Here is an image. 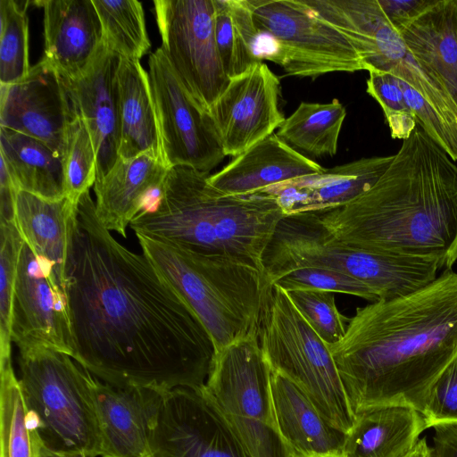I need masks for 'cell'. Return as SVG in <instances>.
I'll return each mask as SVG.
<instances>
[{
	"instance_id": "cell-43",
	"label": "cell",
	"mask_w": 457,
	"mask_h": 457,
	"mask_svg": "<svg viewBox=\"0 0 457 457\" xmlns=\"http://www.w3.org/2000/svg\"><path fill=\"white\" fill-rule=\"evenodd\" d=\"M427 0H378L382 11L392 22L407 20L416 14Z\"/></svg>"
},
{
	"instance_id": "cell-36",
	"label": "cell",
	"mask_w": 457,
	"mask_h": 457,
	"mask_svg": "<svg viewBox=\"0 0 457 457\" xmlns=\"http://www.w3.org/2000/svg\"><path fill=\"white\" fill-rule=\"evenodd\" d=\"M0 360L12 357V317L19 256L24 241L14 222H0Z\"/></svg>"
},
{
	"instance_id": "cell-33",
	"label": "cell",
	"mask_w": 457,
	"mask_h": 457,
	"mask_svg": "<svg viewBox=\"0 0 457 457\" xmlns=\"http://www.w3.org/2000/svg\"><path fill=\"white\" fill-rule=\"evenodd\" d=\"M104 46L120 58L138 60L148 53L151 42L141 2L93 0Z\"/></svg>"
},
{
	"instance_id": "cell-16",
	"label": "cell",
	"mask_w": 457,
	"mask_h": 457,
	"mask_svg": "<svg viewBox=\"0 0 457 457\" xmlns=\"http://www.w3.org/2000/svg\"><path fill=\"white\" fill-rule=\"evenodd\" d=\"M279 95V79L263 62L230 79L209 109L225 155L241 154L280 127Z\"/></svg>"
},
{
	"instance_id": "cell-6",
	"label": "cell",
	"mask_w": 457,
	"mask_h": 457,
	"mask_svg": "<svg viewBox=\"0 0 457 457\" xmlns=\"http://www.w3.org/2000/svg\"><path fill=\"white\" fill-rule=\"evenodd\" d=\"M18 349L19 380L41 444L100 456L94 376L62 352L37 345Z\"/></svg>"
},
{
	"instance_id": "cell-20",
	"label": "cell",
	"mask_w": 457,
	"mask_h": 457,
	"mask_svg": "<svg viewBox=\"0 0 457 457\" xmlns=\"http://www.w3.org/2000/svg\"><path fill=\"white\" fill-rule=\"evenodd\" d=\"M162 394L119 387L94 377L101 457H154L151 431Z\"/></svg>"
},
{
	"instance_id": "cell-41",
	"label": "cell",
	"mask_w": 457,
	"mask_h": 457,
	"mask_svg": "<svg viewBox=\"0 0 457 457\" xmlns=\"http://www.w3.org/2000/svg\"><path fill=\"white\" fill-rule=\"evenodd\" d=\"M432 428L435 457H457V422L439 423Z\"/></svg>"
},
{
	"instance_id": "cell-25",
	"label": "cell",
	"mask_w": 457,
	"mask_h": 457,
	"mask_svg": "<svg viewBox=\"0 0 457 457\" xmlns=\"http://www.w3.org/2000/svg\"><path fill=\"white\" fill-rule=\"evenodd\" d=\"M278 430L292 457L342 455L346 433L331 425L295 383L271 370Z\"/></svg>"
},
{
	"instance_id": "cell-40",
	"label": "cell",
	"mask_w": 457,
	"mask_h": 457,
	"mask_svg": "<svg viewBox=\"0 0 457 457\" xmlns=\"http://www.w3.org/2000/svg\"><path fill=\"white\" fill-rule=\"evenodd\" d=\"M367 93L380 105L385 117L395 112H411L408 108L400 79L393 74L377 70L369 71Z\"/></svg>"
},
{
	"instance_id": "cell-32",
	"label": "cell",
	"mask_w": 457,
	"mask_h": 457,
	"mask_svg": "<svg viewBox=\"0 0 457 457\" xmlns=\"http://www.w3.org/2000/svg\"><path fill=\"white\" fill-rule=\"evenodd\" d=\"M0 457H38L41 441L32 424L12 357L0 360Z\"/></svg>"
},
{
	"instance_id": "cell-4",
	"label": "cell",
	"mask_w": 457,
	"mask_h": 457,
	"mask_svg": "<svg viewBox=\"0 0 457 457\" xmlns=\"http://www.w3.org/2000/svg\"><path fill=\"white\" fill-rule=\"evenodd\" d=\"M208 177L187 167L170 168L157 198L129 227L135 234L197 252L235 256L264 270V253L286 217L281 207L263 193L226 194Z\"/></svg>"
},
{
	"instance_id": "cell-14",
	"label": "cell",
	"mask_w": 457,
	"mask_h": 457,
	"mask_svg": "<svg viewBox=\"0 0 457 457\" xmlns=\"http://www.w3.org/2000/svg\"><path fill=\"white\" fill-rule=\"evenodd\" d=\"M151 448L154 457H252L204 387L162 395Z\"/></svg>"
},
{
	"instance_id": "cell-13",
	"label": "cell",
	"mask_w": 457,
	"mask_h": 457,
	"mask_svg": "<svg viewBox=\"0 0 457 457\" xmlns=\"http://www.w3.org/2000/svg\"><path fill=\"white\" fill-rule=\"evenodd\" d=\"M147 72L166 166L209 173L226 156L209 111L188 94L161 47L150 54Z\"/></svg>"
},
{
	"instance_id": "cell-39",
	"label": "cell",
	"mask_w": 457,
	"mask_h": 457,
	"mask_svg": "<svg viewBox=\"0 0 457 457\" xmlns=\"http://www.w3.org/2000/svg\"><path fill=\"white\" fill-rule=\"evenodd\" d=\"M428 428L457 422V357L433 385L423 413Z\"/></svg>"
},
{
	"instance_id": "cell-30",
	"label": "cell",
	"mask_w": 457,
	"mask_h": 457,
	"mask_svg": "<svg viewBox=\"0 0 457 457\" xmlns=\"http://www.w3.org/2000/svg\"><path fill=\"white\" fill-rule=\"evenodd\" d=\"M214 35L223 69L229 79L258 62L259 31L246 0H213Z\"/></svg>"
},
{
	"instance_id": "cell-45",
	"label": "cell",
	"mask_w": 457,
	"mask_h": 457,
	"mask_svg": "<svg viewBox=\"0 0 457 457\" xmlns=\"http://www.w3.org/2000/svg\"><path fill=\"white\" fill-rule=\"evenodd\" d=\"M38 457H95L83 452L53 451L41 445Z\"/></svg>"
},
{
	"instance_id": "cell-3",
	"label": "cell",
	"mask_w": 457,
	"mask_h": 457,
	"mask_svg": "<svg viewBox=\"0 0 457 457\" xmlns=\"http://www.w3.org/2000/svg\"><path fill=\"white\" fill-rule=\"evenodd\" d=\"M337 240L355 247L457 262V162L417 124L369 190L318 214Z\"/></svg>"
},
{
	"instance_id": "cell-10",
	"label": "cell",
	"mask_w": 457,
	"mask_h": 457,
	"mask_svg": "<svg viewBox=\"0 0 457 457\" xmlns=\"http://www.w3.org/2000/svg\"><path fill=\"white\" fill-rule=\"evenodd\" d=\"M263 268L270 283L276 276L295 269L336 270L367 285L377 298L390 293L403 273L397 255L337 240L322 226L318 214L285 217L266 249Z\"/></svg>"
},
{
	"instance_id": "cell-34",
	"label": "cell",
	"mask_w": 457,
	"mask_h": 457,
	"mask_svg": "<svg viewBox=\"0 0 457 457\" xmlns=\"http://www.w3.org/2000/svg\"><path fill=\"white\" fill-rule=\"evenodd\" d=\"M29 1L0 0V84L11 85L29 71Z\"/></svg>"
},
{
	"instance_id": "cell-35",
	"label": "cell",
	"mask_w": 457,
	"mask_h": 457,
	"mask_svg": "<svg viewBox=\"0 0 457 457\" xmlns=\"http://www.w3.org/2000/svg\"><path fill=\"white\" fill-rule=\"evenodd\" d=\"M62 161L64 196L77 205L96 179L95 147L88 129L77 112L67 131Z\"/></svg>"
},
{
	"instance_id": "cell-1",
	"label": "cell",
	"mask_w": 457,
	"mask_h": 457,
	"mask_svg": "<svg viewBox=\"0 0 457 457\" xmlns=\"http://www.w3.org/2000/svg\"><path fill=\"white\" fill-rule=\"evenodd\" d=\"M73 359L125 388H202L215 354L197 317L150 261L119 243L89 191L72 215L65 267Z\"/></svg>"
},
{
	"instance_id": "cell-17",
	"label": "cell",
	"mask_w": 457,
	"mask_h": 457,
	"mask_svg": "<svg viewBox=\"0 0 457 457\" xmlns=\"http://www.w3.org/2000/svg\"><path fill=\"white\" fill-rule=\"evenodd\" d=\"M75 115L61 75L43 57L22 79L0 84V127L37 138L61 157Z\"/></svg>"
},
{
	"instance_id": "cell-31",
	"label": "cell",
	"mask_w": 457,
	"mask_h": 457,
	"mask_svg": "<svg viewBox=\"0 0 457 457\" xmlns=\"http://www.w3.org/2000/svg\"><path fill=\"white\" fill-rule=\"evenodd\" d=\"M345 117L346 109L337 98L328 104L301 102L276 134L295 150L315 157L334 156Z\"/></svg>"
},
{
	"instance_id": "cell-23",
	"label": "cell",
	"mask_w": 457,
	"mask_h": 457,
	"mask_svg": "<svg viewBox=\"0 0 457 457\" xmlns=\"http://www.w3.org/2000/svg\"><path fill=\"white\" fill-rule=\"evenodd\" d=\"M392 23L457 108V0H427L412 17Z\"/></svg>"
},
{
	"instance_id": "cell-18",
	"label": "cell",
	"mask_w": 457,
	"mask_h": 457,
	"mask_svg": "<svg viewBox=\"0 0 457 457\" xmlns=\"http://www.w3.org/2000/svg\"><path fill=\"white\" fill-rule=\"evenodd\" d=\"M120 60L103 43L84 73L74 79L61 76L76 112L90 134L96 155V179L105 176L119 158L117 70Z\"/></svg>"
},
{
	"instance_id": "cell-21",
	"label": "cell",
	"mask_w": 457,
	"mask_h": 457,
	"mask_svg": "<svg viewBox=\"0 0 457 457\" xmlns=\"http://www.w3.org/2000/svg\"><path fill=\"white\" fill-rule=\"evenodd\" d=\"M44 56L64 79L90 66L103 45L101 22L93 0H45Z\"/></svg>"
},
{
	"instance_id": "cell-46",
	"label": "cell",
	"mask_w": 457,
	"mask_h": 457,
	"mask_svg": "<svg viewBox=\"0 0 457 457\" xmlns=\"http://www.w3.org/2000/svg\"><path fill=\"white\" fill-rule=\"evenodd\" d=\"M408 457H435V453L431 445L427 442V438H420Z\"/></svg>"
},
{
	"instance_id": "cell-38",
	"label": "cell",
	"mask_w": 457,
	"mask_h": 457,
	"mask_svg": "<svg viewBox=\"0 0 457 457\" xmlns=\"http://www.w3.org/2000/svg\"><path fill=\"white\" fill-rule=\"evenodd\" d=\"M271 286L286 292L294 290H321L355 295L371 303L378 299L361 281L346 274L322 268H300L276 276Z\"/></svg>"
},
{
	"instance_id": "cell-37",
	"label": "cell",
	"mask_w": 457,
	"mask_h": 457,
	"mask_svg": "<svg viewBox=\"0 0 457 457\" xmlns=\"http://www.w3.org/2000/svg\"><path fill=\"white\" fill-rule=\"evenodd\" d=\"M287 293L299 313L328 345L344 337L349 319L338 311L334 293L321 290Z\"/></svg>"
},
{
	"instance_id": "cell-27",
	"label": "cell",
	"mask_w": 457,
	"mask_h": 457,
	"mask_svg": "<svg viewBox=\"0 0 457 457\" xmlns=\"http://www.w3.org/2000/svg\"><path fill=\"white\" fill-rule=\"evenodd\" d=\"M346 433L344 457H408L428 428L423 415L400 404L363 409Z\"/></svg>"
},
{
	"instance_id": "cell-19",
	"label": "cell",
	"mask_w": 457,
	"mask_h": 457,
	"mask_svg": "<svg viewBox=\"0 0 457 457\" xmlns=\"http://www.w3.org/2000/svg\"><path fill=\"white\" fill-rule=\"evenodd\" d=\"M393 159L394 154L361 158L270 186L259 193L274 197L286 217L325 213L372 187Z\"/></svg>"
},
{
	"instance_id": "cell-11",
	"label": "cell",
	"mask_w": 457,
	"mask_h": 457,
	"mask_svg": "<svg viewBox=\"0 0 457 457\" xmlns=\"http://www.w3.org/2000/svg\"><path fill=\"white\" fill-rule=\"evenodd\" d=\"M317 14L353 46L365 71H386L407 83L457 132V108L414 57L378 0H323Z\"/></svg>"
},
{
	"instance_id": "cell-12",
	"label": "cell",
	"mask_w": 457,
	"mask_h": 457,
	"mask_svg": "<svg viewBox=\"0 0 457 457\" xmlns=\"http://www.w3.org/2000/svg\"><path fill=\"white\" fill-rule=\"evenodd\" d=\"M161 48L183 87L209 111L227 88L214 35L213 0H155Z\"/></svg>"
},
{
	"instance_id": "cell-42",
	"label": "cell",
	"mask_w": 457,
	"mask_h": 457,
	"mask_svg": "<svg viewBox=\"0 0 457 457\" xmlns=\"http://www.w3.org/2000/svg\"><path fill=\"white\" fill-rule=\"evenodd\" d=\"M19 187L12 179L4 162L0 164V222H13L14 204Z\"/></svg>"
},
{
	"instance_id": "cell-24",
	"label": "cell",
	"mask_w": 457,
	"mask_h": 457,
	"mask_svg": "<svg viewBox=\"0 0 457 457\" xmlns=\"http://www.w3.org/2000/svg\"><path fill=\"white\" fill-rule=\"evenodd\" d=\"M323 170L273 133L209 175L208 180L226 194L245 195Z\"/></svg>"
},
{
	"instance_id": "cell-9",
	"label": "cell",
	"mask_w": 457,
	"mask_h": 457,
	"mask_svg": "<svg viewBox=\"0 0 457 457\" xmlns=\"http://www.w3.org/2000/svg\"><path fill=\"white\" fill-rule=\"evenodd\" d=\"M259 31L258 54L289 76L365 70L347 38L303 0H246Z\"/></svg>"
},
{
	"instance_id": "cell-2",
	"label": "cell",
	"mask_w": 457,
	"mask_h": 457,
	"mask_svg": "<svg viewBox=\"0 0 457 457\" xmlns=\"http://www.w3.org/2000/svg\"><path fill=\"white\" fill-rule=\"evenodd\" d=\"M328 347L353 414L400 404L423 415L433 385L457 357V272L445 269L413 293L358 307Z\"/></svg>"
},
{
	"instance_id": "cell-44",
	"label": "cell",
	"mask_w": 457,
	"mask_h": 457,
	"mask_svg": "<svg viewBox=\"0 0 457 457\" xmlns=\"http://www.w3.org/2000/svg\"><path fill=\"white\" fill-rule=\"evenodd\" d=\"M385 118L393 138L407 139L417 126L416 119L411 112H395Z\"/></svg>"
},
{
	"instance_id": "cell-26",
	"label": "cell",
	"mask_w": 457,
	"mask_h": 457,
	"mask_svg": "<svg viewBox=\"0 0 457 457\" xmlns=\"http://www.w3.org/2000/svg\"><path fill=\"white\" fill-rule=\"evenodd\" d=\"M77 205L65 196L50 200L22 190L18 191L14 204L13 222L23 241L47 265L66 297L70 227Z\"/></svg>"
},
{
	"instance_id": "cell-28",
	"label": "cell",
	"mask_w": 457,
	"mask_h": 457,
	"mask_svg": "<svg viewBox=\"0 0 457 457\" xmlns=\"http://www.w3.org/2000/svg\"><path fill=\"white\" fill-rule=\"evenodd\" d=\"M117 82L119 156L129 159L148 153L163 161L158 116L148 72L140 61L120 58Z\"/></svg>"
},
{
	"instance_id": "cell-7",
	"label": "cell",
	"mask_w": 457,
	"mask_h": 457,
	"mask_svg": "<svg viewBox=\"0 0 457 457\" xmlns=\"http://www.w3.org/2000/svg\"><path fill=\"white\" fill-rule=\"evenodd\" d=\"M259 337L270 370L299 386L331 425L349 432L355 416L330 349L278 286H273Z\"/></svg>"
},
{
	"instance_id": "cell-5",
	"label": "cell",
	"mask_w": 457,
	"mask_h": 457,
	"mask_svg": "<svg viewBox=\"0 0 457 457\" xmlns=\"http://www.w3.org/2000/svg\"><path fill=\"white\" fill-rule=\"evenodd\" d=\"M142 253L204 327L215 353L260 336L273 286L264 270L240 258L194 251L136 234Z\"/></svg>"
},
{
	"instance_id": "cell-22",
	"label": "cell",
	"mask_w": 457,
	"mask_h": 457,
	"mask_svg": "<svg viewBox=\"0 0 457 457\" xmlns=\"http://www.w3.org/2000/svg\"><path fill=\"white\" fill-rule=\"evenodd\" d=\"M169 170L148 153L129 159L119 156L94 184L96 212L102 225L126 237L130 222L159 195Z\"/></svg>"
},
{
	"instance_id": "cell-15",
	"label": "cell",
	"mask_w": 457,
	"mask_h": 457,
	"mask_svg": "<svg viewBox=\"0 0 457 457\" xmlns=\"http://www.w3.org/2000/svg\"><path fill=\"white\" fill-rule=\"evenodd\" d=\"M12 341L18 348L37 345L74 355L67 297L25 242L17 265Z\"/></svg>"
},
{
	"instance_id": "cell-8",
	"label": "cell",
	"mask_w": 457,
	"mask_h": 457,
	"mask_svg": "<svg viewBox=\"0 0 457 457\" xmlns=\"http://www.w3.org/2000/svg\"><path fill=\"white\" fill-rule=\"evenodd\" d=\"M270 376L253 335L215 353L204 389L252 457H292L277 428Z\"/></svg>"
},
{
	"instance_id": "cell-29",
	"label": "cell",
	"mask_w": 457,
	"mask_h": 457,
	"mask_svg": "<svg viewBox=\"0 0 457 457\" xmlns=\"http://www.w3.org/2000/svg\"><path fill=\"white\" fill-rule=\"evenodd\" d=\"M0 155L20 190L40 197H64L61 155L44 142L0 127Z\"/></svg>"
},
{
	"instance_id": "cell-47",
	"label": "cell",
	"mask_w": 457,
	"mask_h": 457,
	"mask_svg": "<svg viewBox=\"0 0 457 457\" xmlns=\"http://www.w3.org/2000/svg\"><path fill=\"white\" fill-rule=\"evenodd\" d=\"M320 457H344L343 455H326V456H320Z\"/></svg>"
}]
</instances>
